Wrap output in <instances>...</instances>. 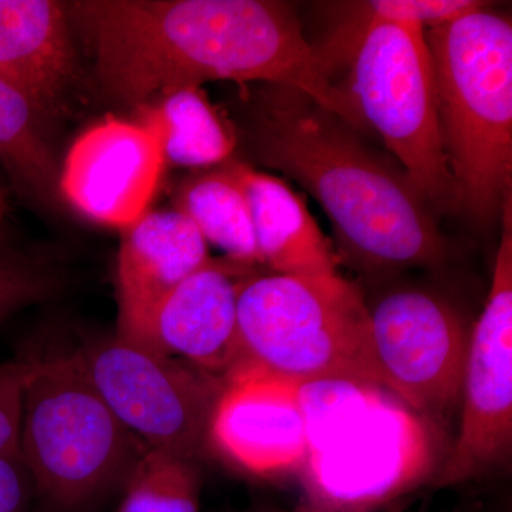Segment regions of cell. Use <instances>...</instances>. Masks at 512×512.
<instances>
[{"mask_svg": "<svg viewBox=\"0 0 512 512\" xmlns=\"http://www.w3.org/2000/svg\"><path fill=\"white\" fill-rule=\"evenodd\" d=\"M94 72L110 99L137 107L215 80L288 87L326 110L342 100L298 16L271 0H79Z\"/></svg>", "mask_w": 512, "mask_h": 512, "instance_id": "1", "label": "cell"}, {"mask_svg": "<svg viewBox=\"0 0 512 512\" xmlns=\"http://www.w3.org/2000/svg\"><path fill=\"white\" fill-rule=\"evenodd\" d=\"M262 86L248 116L252 154L315 197L357 271L380 278L446 264V238L402 168L305 94Z\"/></svg>", "mask_w": 512, "mask_h": 512, "instance_id": "2", "label": "cell"}, {"mask_svg": "<svg viewBox=\"0 0 512 512\" xmlns=\"http://www.w3.org/2000/svg\"><path fill=\"white\" fill-rule=\"evenodd\" d=\"M424 37L458 210L493 220L511 197V20L481 8Z\"/></svg>", "mask_w": 512, "mask_h": 512, "instance_id": "3", "label": "cell"}, {"mask_svg": "<svg viewBox=\"0 0 512 512\" xmlns=\"http://www.w3.org/2000/svg\"><path fill=\"white\" fill-rule=\"evenodd\" d=\"M313 510L360 512L406 493L433 470L427 424L382 387L349 382L301 386Z\"/></svg>", "mask_w": 512, "mask_h": 512, "instance_id": "4", "label": "cell"}, {"mask_svg": "<svg viewBox=\"0 0 512 512\" xmlns=\"http://www.w3.org/2000/svg\"><path fill=\"white\" fill-rule=\"evenodd\" d=\"M237 320L232 370L254 369L298 386L349 382L383 389L366 302L348 281L323 285L256 272L239 289Z\"/></svg>", "mask_w": 512, "mask_h": 512, "instance_id": "5", "label": "cell"}, {"mask_svg": "<svg viewBox=\"0 0 512 512\" xmlns=\"http://www.w3.org/2000/svg\"><path fill=\"white\" fill-rule=\"evenodd\" d=\"M19 448L36 490L66 511L126 483L148 450L114 416L73 353L37 359L23 393Z\"/></svg>", "mask_w": 512, "mask_h": 512, "instance_id": "6", "label": "cell"}, {"mask_svg": "<svg viewBox=\"0 0 512 512\" xmlns=\"http://www.w3.org/2000/svg\"><path fill=\"white\" fill-rule=\"evenodd\" d=\"M349 64L345 90L366 128L382 137L433 214L457 211L423 26H370Z\"/></svg>", "mask_w": 512, "mask_h": 512, "instance_id": "7", "label": "cell"}, {"mask_svg": "<svg viewBox=\"0 0 512 512\" xmlns=\"http://www.w3.org/2000/svg\"><path fill=\"white\" fill-rule=\"evenodd\" d=\"M73 355L114 416L148 450L198 460L224 379L114 335L87 339Z\"/></svg>", "mask_w": 512, "mask_h": 512, "instance_id": "8", "label": "cell"}, {"mask_svg": "<svg viewBox=\"0 0 512 512\" xmlns=\"http://www.w3.org/2000/svg\"><path fill=\"white\" fill-rule=\"evenodd\" d=\"M383 389L414 413L446 420L461 404L471 329L437 293L399 288L367 305Z\"/></svg>", "mask_w": 512, "mask_h": 512, "instance_id": "9", "label": "cell"}, {"mask_svg": "<svg viewBox=\"0 0 512 512\" xmlns=\"http://www.w3.org/2000/svg\"><path fill=\"white\" fill-rule=\"evenodd\" d=\"M484 311L471 329L456 443L437 487H453L507 470L512 456V229L511 198Z\"/></svg>", "mask_w": 512, "mask_h": 512, "instance_id": "10", "label": "cell"}, {"mask_svg": "<svg viewBox=\"0 0 512 512\" xmlns=\"http://www.w3.org/2000/svg\"><path fill=\"white\" fill-rule=\"evenodd\" d=\"M165 160L136 121L106 116L74 141L60 167V197L97 224L124 229L147 214Z\"/></svg>", "mask_w": 512, "mask_h": 512, "instance_id": "11", "label": "cell"}, {"mask_svg": "<svg viewBox=\"0 0 512 512\" xmlns=\"http://www.w3.org/2000/svg\"><path fill=\"white\" fill-rule=\"evenodd\" d=\"M208 443L255 476L301 467L306 454L301 386L254 369L232 370L215 404Z\"/></svg>", "mask_w": 512, "mask_h": 512, "instance_id": "12", "label": "cell"}, {"mask_svg": "<svg viewBox=\"0 0 512 512\" xmlns=\"http://www.w3.org/2000/svg\"><path fill=\"white\" fill-rule=\"evenodd\" d=\"M210 259L201 232L175 208L148 211L121 229L116 272L119 313L114 336L156 353L153 323L158 309Z\"/></svg>", "mask_w": 512, "mask_h": 512, "instance_id": "13", "label": "cell"}, {"mask_svg": "<svg viewBox=\"0 0 512 512\" xmlns=\"http://www.w3.org/2000/svg\"><path fill=\"white\" fill-rule=\"evenodd\" d=\"M255 274V266L211 258L158 309L153 323L156 353L224 379L238 360L239 289Z\"/></svg>", "mask_w": 512, "mask_h": 512, "instance_id": "14", "label": "cell"}, {"mask_svg": "<svg viewBox=\"0 0 512 512\" xmlns=\"http://www.w3.org/2000/svg\"><path fill=\"white\" fill-rule=\"evenodd\" d=\"M69 3L0 0V77L45 124L62 110L77 76Z\"/></svg>", "mask_w": 512, "mask_h": 512, "instance_id": "15", "label": "cell"}, {"mask_svg": "<svg viewBox=\"0 0 512 512\" xmlns=\"http://www.w3.org/2000/svg\"><path fill=\"white\" fill-rule=\"evenodd\" d=\"M248 198L262 265L274 274L323 285L345 281L335 251L322 234L305 200L275 175L232 157L225 161Z\"/></svg>", "mask_w": 512, "mask_h": 512, "instance_id": "16", "label": "cell"}, {"mask_svg": "<svg viewBox=\"0 0 512 512\" xmlns=\"http://www.w3.org/2000/svg\"><path fill=\"white\" fill-rule=\"evenodd\" d=\"M134 109V121L156 137L165 165L208 170L234 157L237 130L202 87L160 93Z\"/></svg>", "mask_w": 512, "mask_h": 512, "instance_id": "17", "label": "cell"}, {"mask_svg": "<svg viewBox=\"0 0 512 512\" xmlns=\"http://www.w3.org/2000/svg\"><path fill=\"white\" fill-rule=\"evenodd\" d=\"M173 208L187 215L207 244L222 249L228 259L262 265L247 195L225 163L191 171L175 187Z\"/></svg>", "mask_w": 512, "mask_h": 512, "instance_id": "18", "label": "cell"}, {"mask_svg": "<svg viewBox=\"0 0 512 512\" xmlns=\"http://www.w3.org/2000/svg\"><path fill=\"white\" fill-rule=\"evenodd\" d=\"M28 100L0 77V163L23 194L42 204L60 197V167Z\"/></svg>", "mask_w": 512, "mask_h": 512, "instance_id": "19", "label": "cell"}, {"mask_svg": "<svg viewBox=\"0 0 512 512\" xmlns=\"http://www.w3.org/2000/svg\"><path fill=\"white\" fill-rule=\"evenodd\" d=\"M484 8L476 0H369L346 3L342 20L328 42L319 47L333 70L350 62L357 45L376 23H413L433 28Z\"/></svg>", "mask_w": 512, "mask_h": 512, "instance_id": "20", "label": "cell"}, {"mask_svg": "<svg viewBox=\"0 0 512 512\" xmlns=\"http://www.w3.org/2000/svg\"><path fill=\"white\" fill-rule=\"evenodd\" d=\"M198 460L165 450H147L124 483L117 512H200Z\"/></svg>", "mask_w": 512, "mask_h": 512, "instance_id": "21", "label": "cell"}, {"mask_svg": "<svg viewBox=\"0 0 512 512\" xmlns=\"http://www.w3.org/2000/svg\"><path fill=\"white\" fill-rule=\"evenodd\" d=\"M63 285L59 266L0 234V325L30 305L49 301Z\"/></svg>", "mask_w": 512, "mask_h": 512, "instance_id": "22", "label": "cell"}, {"mask_svg": "<svg viewBox=\"0 0 512 512\" xmlns=\"http://www.w3.org/2000/svg\"><path fill=\"white\" fill-rule=\"evenodd\" d=\"M36 366L29 357L0 363V454L20 450L23 393Z\"/></svg>", "mask_w": 512, "mask_h": 512, "instance_id": "23", "label": "cell"}, {"mask_svg": "<svg viewBox=\"0 0 512 512\" xmlns=\"http://www.w3.org/2000/svg\"><path fill=\"white\" fill-rule=\"evenodd\" d=\"M33 485L20 450L0 454V512H26Z\"/></svg>", "mask_w": 512, "mask_h": 512, "instance_id": "24", "label": "cell"}, {"mask_svg": "<svg viewBox=\"0 0 512 512\" xmlns=\"http://www.w3.org/2000/svg\"><path fill=\"white\" fill-rule=\"evenodd\" d=\"M10 212L8 192L0 187V234L5 232L6 221Z\"/></svg>", "mask_w": 512, "mask_h": 512, "instance_id": "25", "label": "cell"}, {"mask_svg": "<svg viewBox=\"0 0 512 512\" xmlns=\"http://www.w3.org/2000/svg\"><path fill=\"white\" fill-rule=\"evenodd\" d=\"M249 512H323L318 510H313V508H305V510L299 511H286L284 508L275 507V505H259V507L254 508Z\"/></svg>", "mask_w": 512, "mask_h": 512, "instance_id": "26", "label": "cell"}]
</instances>
